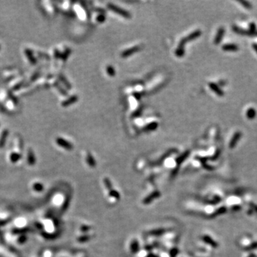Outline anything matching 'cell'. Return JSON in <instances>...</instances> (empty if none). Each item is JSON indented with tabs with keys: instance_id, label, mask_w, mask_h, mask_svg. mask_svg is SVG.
Wrapping results in <instances>:
<instances>
[{
	"instance_id": "6da1fadb",
	"label": "cell",
	"mask_w": 257,
	"mask_h": 257,
	"mask_svg": "<svg viewBox=\"0 0 257 257\" xmlns=\"http://www.w3.org/2000/svg\"><path fill=\"white\" fill-rule=\"evenodd\" d=\"M0 256L2 257H19V254L12 249L0 244Z\"/></svg>"
},
{
	"instance_id": "7a4b0ae2",
	"label": "cell",
	"mask_w": 257,
	"mask_h": 257,
	"mask_svg": "<svg viewBox=\"0 0 257 257\" xmlns=\"http://www.w3.org/2000/svg\"><path fill=\"white\" fill-rule=\"evenodd\" d=\"M14 151L21 154L22 152L23 149V143L20 137H15L14 139V146H13Z\"/></svg>"
},
{
	"instance_id": "3957f363",
	"label": "cell",
	"mask_w": 257,
	"mask_h": 257,
	"mask_svg": "<svg viewBox=\"0 0 257 257\" xmlns=\"http://www.w3.org/2000/svg\"><path fill=\"white\" fill-rule=\"evenodd\" d=\"M14 224H15V228L17 229H23L27 226V220L24 217H19V218L16 219L14 222Z\"/></svg>"
},
{
	"instance_id": "277c9868",
	"label": "cell",
	"mask_w": 257,
	"mask_h": 257,
	"mask_svg": "<svg viewBox=\"0 0 257 257\" xmlns=\"http://www.w3.org/2000/svg\"><path fill=\"white\" fill-rule=\"evenodd\" d=\"M7 159L11 164H16L21 159V154H18L14 151H10L8 154Z\"/></svg>"
},
{
	"instance_id": "5b68a950",
	"label": "cell",
	"mask_w": 257,
	"mask_h": 257,
	"mask_svg": "<svg viewBox=\"0 0 257 257\" xmlns=\"http://www.w3.org/2000/svg\"><path fill=\"white\" fill-rule=\"evenodd\" d=\"M26 162H27V165H29V166H32L35 164V155L33 154V151L29 148H28L27 154H26Z\"/></svg>"
},
{
	"instance_id": "8992f818",
	"label": "cell",
	"mask_w": 257,
	"mask_h": 257,
	"mask_svg": "<svg viewBox=\"0 0 257 257\" xmlns=\"http://www.w3.org/2000/svg\"><path fill=\"white\" fill-rule=\"evenodd\" d=\"M27 241V235L25 234H19L16 235L15 237V240H14V242H15L16 244H19V245H21L24 244Z\"/></svg>"
},
{
	"instance_id": "52a82bcc",
	"label": "cell",
	"mask_w": 257,
	"mask_h": 257,
	"mask_svg": "<svg viewBox=\"0 0 257 257\" xmlns=\"http://www.w3.org/2000/svg\"><path fill=\"white\" fill-rule=\"evenodd\" d=\"M30 188L33 192L39 193L43 190V186L40 182H33L30 184Z\"/></svg>"
},
{
	"instance_id": "ba28073f",
	"label": "cell",
	"mask_w": 257,
	"mask_h": 257,
	"mask_svg": "<svg viewBox=\"0 0 257 257\" xmlns=\"http://www.w3.org/2000/svg\"><path fill=\"white\" fill-rule=\"evenodd\" d=\"M6 107H7L8 110L13 111L14 109H15L16 107L15 101H14L13 99H12V100H8L7 102L6 103Z\"/></svg>"
},
{
	"instance_id": "9c48e42d",
	"label": "cell",
	"mask_w": 257,
	"mask_h": 257,
	"mask_svg": "<svg viewBox=\"0 0 257 257\" xmlns=\"http://www.w3.org/2000/svg\"><path fill=\"white\" fill-rule=\"evenodd\" d=\"M7 130H3L2 133L0 135V147H2L5 144V139H7Z\"/></svg>"
},
{
	"instance_id": "30bf717a",
	"label": "cell",
	"mask_w": 257,
	"mask_h": 257,
	"mask_svg": "<svg viewBox=\"0 0 257 257\" xmlns=\"http://www.w3.org/2000/svg\"><path fill=\"white\" fill-rule=\"evenodd\" d=\"M9 97V93L6 90H2L0 91V101H5V99Z\"/></svg>"
},
{
	"instance_id": "8fae6325",
	"label": "cell",
	"mask_w": 257,
	"mask_h": 257,
	"mask_svg": "<svg viewBox=\"0 0 257 257\" xmlns=\"http://www.w3.org/2000/svg\"><path fill=\"white\" fill-rule=\"evenodd\" d=\"M23 81L22 80V77H18L17 80V79H15V81H12V82L10 83L11 87H12V86H13L14 87H17V85L18 86V85L20 84L21 83V81Z\"/></svg>"
},
{
	"instance_id": "7c38bea8",
	"label": "cell",
	"mask_w": 257,
	"mask_h": 257,
	"mask_svg": "<svg viewBox=\"0 0 257 257\" xmlns=\"http://www.w3.org/2000/svg\"><path fill=\"white\" fill-rule=\"evenodd\" d=\"M225 49H236V47L235 45H226L224 47Z\"/></svg>"
},
{
	"instance_id": "4fadbf2b",
	"label": "cell",
	"mask_w": 257,
	"mask_h": 257,
	"mask_svg": "<svg viewBox=\"0 0 257 257\" xmlns=\"http://www.w3.org/2000/svg\"><path fill=\"white\" fill-rule=\"evenodd\" d=\"M254 114H255L254 111L253 110V109H252V110H250V111H249V112H248V116L249 117H253L254 116Z\"/></svg>"
}]
</instances>
